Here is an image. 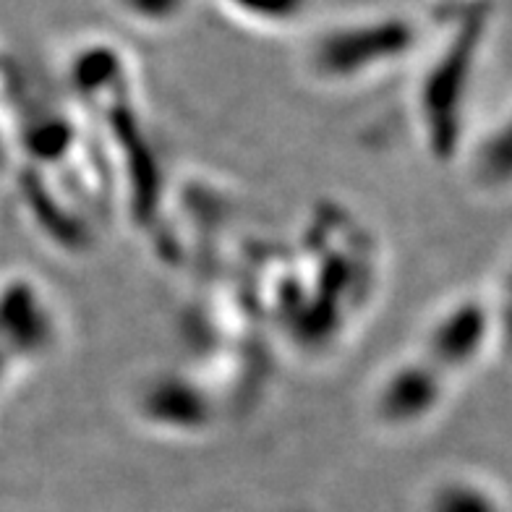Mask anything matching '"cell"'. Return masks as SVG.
I'll return each instance as SVG.
<instances>
[{"label": "cell", "instance_id": "obj_4", "mask_svg": "<svg viewBox=\"0 0 512 512\" xmlns=\"http://www.w3.org/2000/svg\"><path fill=\"white\" fill-rule=\"evenodd\" d=\"M492 330V317L481 301L465 298L447 309L429 332L426 358L437 366L442 374L460 371L471 366L486 348Z\"/></svg>", "mask_w": 512, "mask_h": 512}, {"label": "cell", "instance_id": "obj_1", "mask_svg": "<svg viewBox=\"0 0 512 512\" xmlns=\"http://www.w3.org/2000/svg\"><path fill=\"white\" fill-rule=\"evenodd\" d=\"M416 40L413 24L400 16L351 21L322 32L311 48V66L322 79L351 84L395 66L411 53Z\"/></svg>", "mask_w": 512, "mask_h": 512}, {"label": "cell", "instance_id": "obj_2", "mask_svg": "<svg viewBox=\"0 0 512 512\" xmlns=\"http://www.w3.org/2000/svg\"><path fill=\"white\" fill-rule=\"evenodd\" d=\"M479 45L476 27L468 24L452 37V45L442 50L421 89V118H424L426 142L439 160H447L460 147V110L468 89L473 53Z\"/></svg>", "mask_w": 512, "mask_h": 512}, {"label": "cell", "instance_id": "obj_3", "mask_svg": "<svg viewBox=\"0 0 512 512\" xmlns=\"http://www.w3.org/2000/svg\"><path fill=\"white\" fill-rule=\"evenodd\" d=\"M447 374L437 369L429 358L405 361L382 379L377 390V416L392 429H408L432 416L445 398Z\"/></svg>", "mask_w": 512, "mask_h": 512}, {"label": "cell", "instance_id": "obj_7", "mask_svg": "<svg viewBox=\"0 0 512 512\" xmlns=\"http://www.w3.org/2000/svg\"><path fill=\"white\" fill-rule=\"evenodd\" d=\"M432 512H497L494 497L468 479L442 484L432 497Z\"/></svg>", "mask_w": 512, "mask_h": 512}, {"label": "cell", "instance_id": "obj_6", "mask_svg": "<svg viewBox=\"0 0 512 512\" xmlns=\"http://www.w3.org/2000/svg\"><path fill=\"white\" fill-rule=\"evenodd\" d=\"M225 11L259 27H290L309 11L311 0H217Z\"/></svg>", "mask_w": 512, "mask_h": 512}, {"label": "cell", "instance_id": "obj_8", "mask_svg": "<svg viewBox=\"0 0 512 512\" xmlns=\"http://www.w3.org/2000/svg\"><path fill=\"white\" fill-rule=\"evenodd\" d=\"M118 6L134 21H142L149 27H162L176 21L186 11L189 0H118Z\"/></svg>", "mask_w": 512, "mask_h": 512}, {"label": "cell", "instance_id": "obj_5", "mask_svg": "<svg viewBox=\"0 0 512 512\" xmlns=\"http://www.w3.org/2000/svg\"><path fill=\"white\" fill-rule=\"evenodd\" d=\"M139 411L147 421L170 432H202L212 421L209 398L199 384L178 374L149 379L139 395Z\"/></svg>", "mask_w": 512, "mask_h": 512}]
</instances>
